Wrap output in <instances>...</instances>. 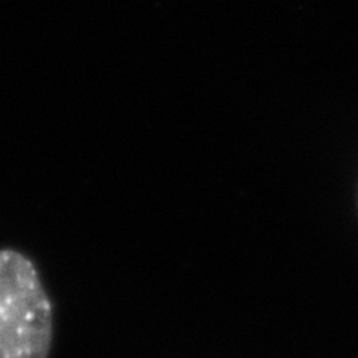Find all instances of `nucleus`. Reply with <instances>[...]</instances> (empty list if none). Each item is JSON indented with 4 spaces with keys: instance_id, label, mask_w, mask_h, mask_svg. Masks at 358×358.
<instances>
[{
    "instance_id": "obj_1",
    "label": "nucleus",
    "mask_w": 358,
    "mask_h": 358,
    "mask_svg": "<svg viewBox=\"0 0 358 358\" xmlns=\"http://www.w3.org/2000/svg\"><path fill=\"white\" fill-rule=\"evenodd\" d=\"M53 304L22 251L0 250V358H50Z\"/></svg>"
}]
</instances>
